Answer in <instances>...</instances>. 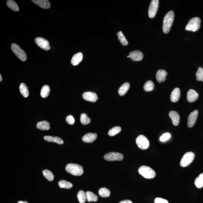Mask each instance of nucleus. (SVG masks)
Instances as JSON below:
<instances>
[{"instance_id":"obj_1","label":"nucleus","mask_w":203,"mask_h":203,"mask_svg":"<svg viewBox=\"0 0 203 203\" xmlns=\"http://www.w3.org/2000/svg\"><path fill=\"white\" fill-rule=\"evenodd\" d=\"M174 18V14L172 11L167 13L164 17L163 21V31L165 33H169L172 26Z\"/></svg>"},{"instance_id":"obj_2","label":"nucleus","mask_w":203,"mask_h":203,"mask_svg":"<svg viewBox=\"0 0 203 203\" xmlns=\"http://www.w3.org/2000/svg\"><path fill=\"white\" fill-rule=\"evenodd\" d=\"M65 170L68 173L77 176L82 175L84 173L82 166L76 164H68L65 167Z\"/></svg>"},{"instance_id":"obj_3","label":"nucleus","mask_w":203,"mask_h":203,"mask_svg":"<svg viewBox=\"0 0 203 203\" xmlns=\"http://www.w3.org/2000/svg\"><path fill=\"white\" fill-rule=\"evenodd\" d=\"M201 23V19L199 17H195L192 18L185 26V30L194 32L197 31L200 28Z\"/></svg>"},{"instance_id":"obj_4","label":"nucleus","mask_w":203,"mask_h":203,"mask_svg":"<svg viewBox=\"0 0 203 203\" xmlns=\"http://www.w3.org/2000/svg\"><path fill=\"white\" fill-rule=\"evenodd\" d=\"M139 173L144 178L147 179L154 178L156 175V172L148 166H142L138 170Z\"/></svg>"},{"instance_id":"obj_5","label":"nucleus","mask_w":203,"mask_h":203,"mask_svg":"<svg viewBox=\"0 0 203 203\" xmlns=\"http://www.w3.org/2000/svg\"><path fill=\"white\" fill-rule=\"evenodd\" d=\"M11 49L13 52L22 61H25L27 60L26 54L18 45L16 44H12L11 46Z\"/></svg>"},{"instance_id":"obj_6","label":"nucleus","mask_w":203,"mask_h":203,"mask_svg":"<svg viewBox=\"0 0 203 203\" xmlns=\"http://www.w3.org/2000/svg\"><path fill=\"white\" fill-rule=\"evenodd\" d=\"M194 153L189 152L185 153L180 161V165L183 167H186L191 163L194 158Z\"/></svg>"},{"instance_id":"obj_7","label":"nucleus","mask_w":203,"mask_h":203,"mask_svg":"<svg viewBox=\"0 0 203 203\" xmlns=\"http://www.w3.org/2000/svg\"><path fill=\"white\" fill-rule=\"evenodd\" d=\"M136 143L138 148L142 150L147 149L149 146V141L143 135H140L137 137Z\"/></svg>"},{"instance_id":"obj_8","label":"nucleus","mask_w":203,"mask_h":203,"mask_svg":"<svg viewBox=\"0 0 203 203\" xmlns=\"http://www.w3.org/2000/svg\"><path fill=\"white\" fill-rule=\"evenodd\" d=\"M159 0H152L151 1L148 10V15L149 18H154L156 16L159 8Z\"/></svg>"},{"instance_id":"obj_9","label":"nucleus","mask_w":203,"mask_h":203,"mask_svg":"<svg viewBox=\"0 0 203 203\" xmlns=\"http://www.w3.org/2000/svg\"><path fill=\"white\" fill-rule=\"evenodd\" d=\"M104 158L108 161H121L124 159V156L119 152H111L105 154Z\"/></svg>"},{"instance_id":"obj_10","label":"nucleus","mask_w":203,"mask_h":203,"mask_svg":"<svg viewBox=\"0 0 203 203\" xmlns=\"http://www.w3.org/2000/svg\"><path fill=\"white\" fill-rule=\"evenodd\" d=\"M35 42L41 48L46 51L50 50L51 46L48 41L41 37H37L35 39Z\"/></svg>"},{"instance_id":"obj_11","label":"nucleus","mask_w":203,"mask_h":203,"mask_svg":"<svg viewBox=\"0 0 203 203\" xmlns=\"http://www.w3.org/2000/svg\"><path fill=\"white\" fill-rule=\"evenodd\" d=\"M82 97L86 101L92 102H96L98 99L96 94L90 92H84L83 94Z\"/></svg>"},{"instance_id":"obj_12","label":"nucleus","mask_w":203,"mask_h":203,"mask_svg":"<svg viewBox=\"0 0 203 203\" xmlns=\"http://www.w3.org/2000/svg\"><path fill=\"white\" fill-rule=\"evenodd\" d=\"M129 58L133 61H140L143 58V53L139 51H132L129 54Z\"/></svg>"},{"instance_id":"obj_13","label":"nucleus","mask_w":203,"mask_h":203,"mask_svg":"<svg viewBox=\"0 0 203 203\" xmlns=\"http://www.w3.org/2000/svg\"><path fill=\"white\" fill-rule=\"evenodd\" d=\"M198 114L197 110H195L188 116L187 124L188 127L192 128L195 123Z\"/></svg>"},{"instance_id":"obj_14","label":"nucleus","mask_w":203,"mask_h":203,"mask_svg":"<svg viewBox=\"0 0 203 203\" xmlns=\"http://www.w3.org/2000/svg\"><path fill=\"white\" fill-rule=\"evenodd\" d=\"M199 97V95L195 90L193 89H190L187 93V98L188 101L189 102H193L197 100Z\"/></svg>"},{"instance_id":"obj_15","label":"nucleus","mask_w":203,"mask_h":203,"mask_svg":"<svg viewBox=\"0 0 203 203\" xmlns=\"http://www.w3.org/2000/svg\"><path fill=\"white\" fill-rule=\"evenodd\" d=\"M97 134L96 133H89L83 136L82 139L83 142L87 143H91L96 139Z\"/></svg>"},{"instance_id":"obj_16","label":"nucleus","mask_w":203,"mask_h":203,"mask_svg":"<svg viewBox=\"0 0 203 203\" xmlns=\"http://www.w3.org/2000/svg\"><path fill=\"white\" fill-rule=\"evenodd\" d=\"M32 2L42 9H48L51 7V4L47 0H32Z\"/></svg>"},{"instance_id":"obj_17","label":"nucleus","mask_w":203,"mask_h":203,"mask_svg":"<svg viewBox=\"0 0 203 203\" xmlns=\"http://www.w3.org/2000/svg\"><path fill=\"white\" fill-rule=\"evenodd\" d=\"M169 116L172 119L173 125L178 126L180 121V117L178 113L175 111H171L169 113Z\"/></svg>"},{"instance_id":"obj_18","label":"nucleus","mask_w":203,"mask_h":203,"mask_svg":"<svg viewBox=\"0 0 203 203\" xmlns=\"http://www.w3.org/2000/svg\"><path fill=\"white\" fill-rule=\"evenodd\" d=\"M167 73L165 70H159L156 73V78L158 82L161 83L164 82L166 80V77L167 76Z\"/></svg>"},{"instance_id":"obj_19","label":"nucleus","mask_w":203,"mask_h":203,"mask_svg":"<svg viewBox=\"0 0 203 203\" xmlns=\"http://www.w3.org/2000/svg\"><path fill=\"white\" fill-rule=\"evenodd\" d=\"M180 89L178 88H176L171 93L170 100L173 102H178L180 98Z\"/></svg>"},{"instance_id":"obj_20","label":"nucleus","mask_w":203,"mask_h":203,"mask_svg":"<svg viewBox=\"0 0 203 203\" xmlns=\"http://www.w3.org/2000/svg\"><path fill=\"white\" fill-rule=\"evenodd\" d=\"M83 58V56L82 53L79 52L75 54L72 58L71 60V63L72 65L74 66L79 65L80 62L82 61Z\"/></svg>"},{"instance_id":"obj_21","label":"nucleus","mask_w":203,"mask_h":203,"mask_svg":"<svg viewBox=\"0 0 203 203\" xmlns=\"http://www.w3.org/2000/svg\"><path fill=\"white\" fill-rule=\"evenodd\" d=\"M44 139L46 141L48 142H53L56 143L59 145L63 144L64 141L60 137H54L52 136H45Z\"/></svg>"},{"instance_id":"obj_22","label":"nucleus","mask_w":203,"mask_h":203,"mask_svg":"<svg viewBox=\"0 0 203 203\" xmlns=\"http://www.w3.org/2000/svg\"><path fill=\"white\" fill-rule=\"evenodd\" d=\"M37 128L41 130H48L50 128V124L46 121H40L37 124Z\"/></svg>"},{"instance_id":"obj_23","label":"nucleus","mask_w":203,"mask_h":203,"mask_svg":"<svg viewBox=\"0 0 203 203\" xmlns=\"http://www.w3.org/2000/svg\"><path fill=\"white\" fill-rule=\"evenodd\" d=\"M130 87V84L128 82L124 83L122 86L119 88L118 90V93L121 96L125 95Z\"/></svg>"},{"instance_id":"obj_24","label":"nucleus","mask_w":203,"mask_h":203,"mask_svg":"<svg viewBox=\"0 0 203 203\" xmlns=\"http://www.w3.org/2000/svg\"><path fill=\"white\" fill-rule=\"evenodd\" d=\"M20 92L22 95L25 97H27L29 95V91L28 87L25 83H22L20 84Z\"/></svg>"},{"instance_id":"obj_25","label":"nucleus","mask_w":203,"mask_h":203,"mask_svg":"<svg viewBox=\"0 0 203 203\" xmlns=\"http://www.w3.org/2000/svg\"><path fill=\"white\" fill-rule=\"evenodd\" d=\"M59 187L61 188L70 189L72 187L73 185L70 182L64 180H61L59 181L58 183Z\"/></svg>"},{"instance_id":"obj_26","label":"nucleus","mask_w":203,"mask_h":203,"mask_svg":"<svg viewBox=\"0 0 203 203\" xmlns=\"http://www.w3.org/2000/svg\"><path fill=\"white\" fill-rule=\"evenodd\" d=\"M6 5L9 9L15 12H19V7L16 3L12 0H9L6 2Z\"/></svg>"},{"instance_id":"obj_27","label":"nucleus","mask_w":203,"mask_h":203,"mask_svg":"<svg viewBox=\"0 0 203 203\" xmlns=\"http://www.w3.org/2000/svg\"><path fill=\"white\" fill-rule=\"evenodd\" d=\"M87 200L88 202H96L98 200V197L96 195L94 194L92 192L88 191L86 193Z\"/></svg>"},{"instance_id":"obj_28","label":"nucleus","mask_w":203,"mask_h":203,"mask_svg":"<svg viewBox=\"0 0 203 203\" xmlns=\"http://www.w3.org/2000/svg\"><path fill=\"white\" fill-rule=\"evenodd\" d=\"M50 93V89L49 86L45 85L43 86L40 92V95L43 98H46L49 95Z\"/></svg>"},{"instance_id":"obj_29","label":"nucleus","mask_w":203,"mask_h":203,"mask_svg":"<svg viewBox=\"0 0 203 203\" xmlns=\"http://www.w3.org/2000/svg\"><path fill=\"white\" fill-rule=\"evenodd\" d=\"M194 185L198 188H201L203 187V173L200 174L195 180Z\"/></svg>"},{"instance_id":"obj_30","label":"nucleus","mask_w":203,"mask_h":203,"mask_svg":"<svg viewBox=\"0 0 203 203\" xmlns=\"http://www.w3.org/2000/svg\"><path fill=\"white\" fill-rule=\"evenodd\" d=\"M77 198L80 203H84L87 200L86 193L84 191H80L77 194Z\"/></svg>"},{"instance_id":"obj_31","label":"nucleus","mask_w":203,"mask_h":203,"mask_svg":"<svg viewBox=\"0 0 203 203\" xmlns=\"http://www.w3.org/2000/svg\"><path fill=\"white\" fill-rule=\"evenodd\" d=\"M99 194L102 198H107L110 196V191L107 188L103 187L99 190Z\"/></svg>"},{"instance_id":"obj_32","label":"nucleus","mask_w":203,"mask_h":203,"mask_svg":"<svg viewBox=\"0 0 203 203\" xmlns=\"http://www.w3.org/2000/svg\"><path fill=\"white\" fill-rule=\"evenodd\" d=\"M154 85L151 81H148L145 83L143 88L146 92H151L154 89Z\"/></svg>"},{"instance_id":"obj_33","label":"nucleus","mask_w":203,"mask_h":203,"mask_svg":"<svg viewBox=\"0 0 203 203\" xmlns=\"http://www.w3.org/2000/svg\"><path fill=\"white\" fill-rule=\"evenodd\" d=\"M117 36L118 40H119L121 43V44L124 46H127L128 44L127 39L123 34L122 32L120 31L117 33Z\"/></svg>"},{"instance_id":"obj_34","label":"nucleus","mask_w":203,"mask_h":203,"mask_svg":"<svg viewBox=\"0 0 203 203\" xmlns=\"http://www.w3.org/2000/svg\"><path fill=\"white\" fill-rule=\"evenodd\" d=\"M42 173L45 178L47 179L49 181H52L54 180V175L51 171L46 169L43 171Z\"/></svg>"},{"instance_id":"obj_35","label":"nucleus","mask_w":203,"mask_h":203,"mask_svg":"<svg viewBox=\"0 0 203 203\" xmlns=\"http://www.w3.org/2000/svg\"><path fill=\"white\" fill-rule=\"evenodd\" d=\"M121 128L120 127H115L112 128L108 132V135L110 136H113L119 133L121 131Z\"/></svg>"},{"instance_id":"obj_36","label":"nucleus","mask_w":203,"mask_h":203,"mask_svg":"<svg viewBox=\"0 0 203 203\" xmlns=\"http://www.w3.org/2000/svg\"><path fill=\"white\" fill-rule=\"evenodd\" d=\"M80 121L83 125H86V124H89L90 122V119L88 117L87 115L85 113H82L81 114Z\"/></svg>"},{"instance_id":"obj_37","label":"nucleus","mask_w":203,"mask_h":203,"mask_svg":"<svg viewBox=\"0 0 203 203\" xmlns=\"http://www.w3.org/2000/svg\"><path fill=\"white\" fill-rule=\"evenodd\" d=\"M196 79L198 81H203V68L201 67L198 68L196 73Z\"/></svg>"},{"instance_id":"obj_38","label":"nucleus","mask_w":203,"mask_h":203,"mask_svg":"<svg viewBox=\"0 0 203 203\" xmlns=\"http://www.w3.org/2000/svg\"><path fill=\"white\" fill-rule=\"evenodd\" d=\"M171 137V135L170 133H166L164 134L160 137L159 140L161 142H164L168 140Z\"/></svg>"},{"instance_id":"obj_39","label":"nucleus","mask_w":203,"mask_h":203,"mask_svg":"<svg viewBox=\"0 0 203 203\" xmlns=\"http://www.w3.org/2000/svg\"><path fill=\"white\" fill-rule=\"evenodd\" d=\"M66 122L70 125H72L74 124L75 120L73 117L72 115H69L65 119Z\"/></svg>"},{"instance_id":"obj_40","label":"nucleus","mask_w":203,"mask_h":203,"mask_svg":"<svg viewBox=\"0 0 203 203\" xmlns=\"http://www.w3.org/2000/svg\"><path fill=\"white\" fill-rule=\"evenodd\" d=\"M155 203H169L168 201L162 198H157L154 200Z\"/></svg>"},{"instance_id":"obj_41","label":"nucleus","mask_w":203,"mask_h":203,"mask_svg":"<svg viewBox=\"0 0 203 203\" xmlns=\"http://www.w3.org/2000/svg\"><path fill=\"white\" fill-rule=\"evenodd\" d=\"M119 203H132V202L131 201L129 200H125L121 201Z\"/></svg>"},{"instance_id":"obj_42","label":"nucleus","mask_w":203,"mask_h":203,"mask_svg":"<svg viewBox=\"0 0 203 203\" xmlns=\"http://www.w3.org/2000/svg\"><path fill=\"white\" fill-rule=\"evenodd\" d=\"M17 203H28L26 201H19Z\"/></svg>"},{"instance_id":"obj_43","label":"nucleus","mask_w":203,"mask_h":203,"mask_svg":"<svg viewBox=\"0 0 203 203\" xmlns=\"http://www.w3.org/2000/svg\"><path fill=\"white\" fill-rule=\"evenodd\" d=\"M0 78H1V79H0V81L1 82V81H2V76L1 75H0Z\"/></svg>"},{"instance_id":"obj_44","label":"nucleus","mask_w":203,"mask_h":203,"mask_svg":"<svg viewBox=\"0 0 203 203\" xmlns=\"http://www.w3.org/2000/svg\"><path fill=\"white\" fill-rule=\"evenodd\" d=\"M127 57H128V58H129V56H128Z\"/></svg>"}]
</instances>
